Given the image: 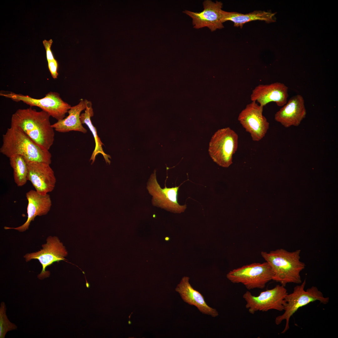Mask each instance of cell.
<instances>
[{"label":"cell","instance_id":"obj_1","mask_svg":"<svg viewBox=\"0 0 338 338\" xmlns=\"http://www.w3.org/2000/svg\"><path fill=\"white\" fill-rule=\"evenodd\" d=\"M50 116L45 111H37L31 107L18 109L12 115L11 125L19 128L38 146L49 151L54 136Z\"/></svg>","mask_w":338,"mask_h":338},{"label":"cell","instance_id":"obj_2","mask_svg":"<svg viewBox=\"0 0 338 338\" xmlns=\"http://www.w3.org/2000/svg\"><path fill=\"white\" fill-rule=\"evenodd\" d=\"M0 152L8 158L18 155L26 161L51 164L52 155L49 151L41 147L21 129L11 125L3 135Z\"/></svg>","mask_w":338,"mask_h":338},{"label":"cell","instance_id":"obj_3","mask_svg":"<svg viewBox=\"0 0 338 338\" xmlns=\"http://www.w3.org/2000/svg\"><path fill=\"white\" fill-rule=\"evenodd\" d=\"M301 250L289 252L283 248L269 253L262 251L261 254L271 267L274 273L272 280L285 287L288 283L300 284V272L305 268L300 260Z\"/></svg>","mask_w":338,"mask_h":338},{"label":"cell","instance_id":"obj_4","mask_svg":"<svg viewBox=\"0 0 338 338\" xmlns=\"http://www.w3.org/2000/svg\"><path fill=\"white\" fill-rule=\"evenodd\" d=\"M306 283V280L305 279L300 284L294 288L292 293L288 294L285 297L284 312L282 315L277 317L275 319V323L277 325L280 324L284 320H286L285 327L281 333H284L289 329V321L291 317L300 307L316 301H319L325 305L329 302V297H324L323 293L316 286H312L305 290Z\"/></svg>","mask_w":338,"mask_h":338},{"label":"cell","instance_id":"obj_5","mask_svg":"<svg viewBox=\"0 0 338 338\" xmlns=\"http://www.w3.org/2000/svg\"><path fill=\"white\" fill-rule=\"evenodd\" d=\"M274 273L266 262L253 263L233 269L227 275L228 279L233 283H241L248 290L263 289L266 284L272 280Z\"/></svg>","mask_w":338,"mask_h":338},{"label":"cell","instance_id":"obj_6","mask_svg":"<svg viewBox=\"0 0 338 338\" xmlns=\"http://www.w3.org/2000/svg\"><path fill=\"white\" fill-rule=\"evenodd\" d=\"M238 146V136L229 127L218 130L209 143V153L219 166L228 167L233 163V156Z\"/></svg>","mask_w":338,"mask_h":338},{"label":"cell","instance_id":"obj_7","mask_svg":"<svg viewBox=\"0 0 338 338\" xmlns=\"http://www.w3.org/2000/svg\"><path fill=\"white\" fill-rule=\"evenodd\" d=\"M0 95L16 102L22 101L30 107H39L57 121L64 118L71 107L69 104L63 100L59 94L54 92H50L44 97L39 99L12 92L7 93L1 92Z\"/></svg>","mask_w":338,"mask_h":338},{"label":"cell","instance_id":"obj_8","mask_svg":"<svg viewBox=\"0 0 338 338\" xmlns=\"http://www.w3.org/2000/svg\"><path fill=\"white\" fill-rule=\"evenodd\" d=\"M288 294L284 286L277 285L272 289L262 291L257 296L247 291L243 298L246 302V308L250 314H253L258 311H283L285 304V298Z\"/></svg>","mask_w":338,"mask_h":338},{"label":"cell","instance_id":"obj_9","mask_svg":"<svg viewBox=\"0 0 338 338\" xmlns=\"http://www.w3.org/2000/svg\"><path fill=\"white\" fill-rule=\"evenodd\" d=\"M179 186L168 188L165 185L164 188H161L157 181L155 170L148 181L146 188L152 197L153 205L171 212L180 213L185 211L187 205H180L178 202Z\"/></svg>","mask_w":338,"mask_h":338},{"label":"cell","instance_id":"obj_10","mask_svg":"<svg viewBox=\"0 0 338 338\" xmlns=\"http://www.w3.org/2000/svg\"><path fill=\"white\" fill-rule=\"evenodd\" d=\"M42 249L37 252L27 253L24 256L26 262L32 259H38L42 267L40 273L38 276L39 279H42L49 277L50 272L46 271L47 267L55 262L64 261L67 252L58 238L56 236H49L46 239V243L42 245Z\"/></svg>","mask_w":338,"mask_h":338},{"label":"cell","instance_id":"obj_11","mask_svg":"<svg viewBox=\"0 0 338 338\" xmlns=\"http://www.w3.org/2000/svg\"><path fill=\"white\" fill-rule=\"evenodd\" d=\"M264 107L255 101L248 104L239 113L238 120L252 140L258 141L265 136L269 123L263 115Z\"/></svg>","mask_w":338,"mask_h":338},{"label":"cell","instance_id":"obj_12","mask_svg":"<svg viewBox=\"0 0 338 338\" xmlns=\"http://www.w3.org/2000/svg\"><path fill=\"white\" fill-rule=\"evenodd\" d=\"M203 10L200 12L187 10L183 12L192 18L193 27L199 29L206 27L212 32L223 28L222 2H214L206 0L203 2Z\"/></svg>","mask_w":338,"mask_h":338},{"label":"cell","instance_id":"obj_13","mask_svg":"<svg viewBox=\"0 0 338 338\" xmlns=\"http://www.w3.org/2000/svg\"><path fill=\"white\" fill-rule=\"evenodd\" d=\"M26 161L28 168V180L30 182L35 190L43 195L53 191L56 179L50 164Z\"/></svg>","mask_w":338,"mask_h":338},{"label":"cell","instance_id":"obj_14","mask_svg":"<svg viewBox=\"0 0 338 338\" xmlns=\"http://www.w3.org/2000/svg\"><path fill=\"white\" fill-rule=\"evenodd\" d=\"M288 97V87L283 83L276 82L258 85L253 90L250 99L263 107L272 102L281 107L287 102Z\"/></svg>","mask_w":338,"mask_h":338},{"label":"cell","instance_id":"obj_15","mask_svg":"<svg viewBox=\"0 0 338 338\" xmlns=\"http://www.w3.org/2000/svg\"><path fill=\"white\" fill-rule=\"evenodd\" d=\"M306 110L303 96L299 94L291 97L276 112L274 119L285 128L299 126L306 117Z\"/></svg>","mask_w":338,"mask_h":338},{"label":"cell","instance_id":"obj_16","mask_svg":"<svg viewBox=\"0 0 338 338\" xmlns=\"http://www.w3.org/2000/svg\"><path fill=\"white\" fill-rule=\"evenodd\" d=\"M26 196L28 201V217L26 222L19 227L16 228L5 227V229H14L20 232L25 231L28 229L30 223L34 220L36 216L45 215L50 211L52 201L48 193L43 195L36 190H31L26 193Z\"/></svg>","mask_w":338,"mask_h":338},{"label":"cell","instance_id":"obj_17","mask_svg":"<svg viewBox=\"0 0 338 338\" xmlns=\"http://www.w3.org/2000/svg\"><path fill=\"white\" fill-rule=\"evenodd\" d=\"M189 279L188 277H183L176 288V291L179 293L182 300L188 304L196 307L203 314L213 317L218 316L216 310L208 306L203 296L191 286Z\"/></svg>","mask_w":338,"mask_h":338},{"label":"cell","instance_id":"obj_18","mask_svg":"<svg viewBox=\"0 0 338 338\" xmlns=\"http://www.w3.org/2000/svg\"><path fill=\"white\" fill-rule=\"evenodd\" d=\"M86 107L85 100L81 99L77 105L71 106L68 112L69 115L67 116L52 124V127L59 132L75 131L83 133H87V130L83 126L80 120L81 113Z\"/></svg>","mask_w":338,"mask_h":338},{"label":"cell","instance_id":"obj_19","mask_svg":"<svg viewBox=\"0 0 338 338\" xmlns=\"http://www.w3.org/2000/svg\"><path fill=\"white\" fill-rule=\"evenodd\" d=\"M275 13L270 12L255 11L248 13L243 14L236 12H228L223 10V23L230 21L234 23V26L242 28L244 24L255 20H261L269 23L275 22Z\"/></svg>","mask_w":338,"mask_h":338},{"label":"cell","instance_id":"obj_20","mask_svg":"<svg viewBox=\"0 0 338 338\" xmlns=\"http://www.w3.org/2000/svg\"><path fill=\"white\" fill-rule=\"evenodd\" d=\"M86 104V108L84 112L81 113L80 115V120L82 124H85L88 127L94 138L95 147L90 161H92V164L95 161L96 156L99 154H101L103 156L106 163L110 164V161L109 158H111L110 156L105 154L103 150L102 146L103 144L98 136L96 129L93 125L91 121V118L93 116L94 113L91 101L84 100Z\"/></svg>","mask_w":338,"mask_h":338},{"label":"cell","instance_id":"obj_21","mask_svg":"<svg viewBox=\"0 0 338 338\" xmlns=\"http://www.w3.org/2000/svg\"><path fill=\"white\" fill-rule=\"evenodd\" d=\"M9 158L13 170L15 182L18 187L24 186L28 181V168L25 160L23 156L18 155H13Z\"/></svg>","mask_w":338,"mask_h":338},{"label":"cell","instance_id":"obj_22","mask_svg":"<svg viewBox=\"0 0 338 338\" xmlns=\"http://www.w3.org/2000/svg\"><path fill=\"white\" fill-rule=\"evenodd\" d=\"M5 305L3 302L1 304L0 308V338H4L7 331L16 329V326L11 323L8 320L5 311Z\"/></svg>","mask_w":338,"mask_h":338},{"label":"cell","instance_id":"obj_23","mask_svg":"<svg viewBox=\"0 0 338 338\" xmlns=\"http://www.w3.org/2000/svg\"><path fill=\"white\" fill-rule=\"evenodd\" d=\"M53 42V41L51 39L49 40L45 39L43 41V44L46 50V59L48 62L55 59L51 49Z\"/></svg>","mask_w":338,"mask_h":338},{"label":"cell","instance_id":"obj_24","mask_svg":"<svg viewBox=\"0 0 338 338\" xmlns=\"http://www.w3.org/2000/svg\"><path fill=\"white\" fill-rule=\"evenodd\" d=\"M48 67L51 75L54 79L57 78L59 64L57 60H55L48 62Z\"/></svg>","mask_w":338,"mask_h":338},{"label":"cell","instance_id":"obj_25","mask_svg":"<svg viewBox=\"0 0 338 338\" xmlns=\"http://www.w3.org/2000/svg\"><path fill=\"white\" fill-rule=\"evenodd\" d=\"M169 237H166L165 238V240L166 241H168L169 240Z\"/></svg>","mask_w":338,"mask_h":338}]
</instances>
